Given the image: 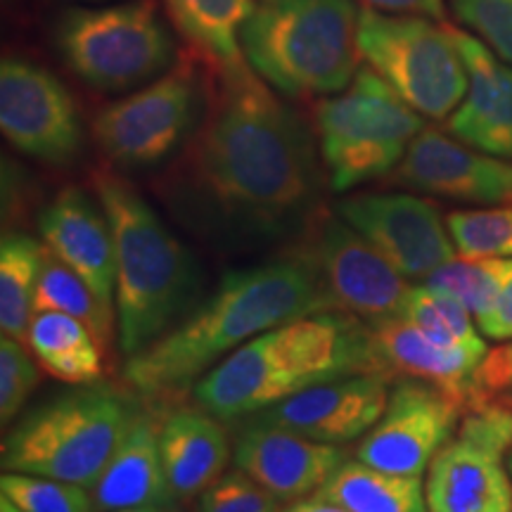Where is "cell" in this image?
Instances as JSON below:
<instances>
[{
  "instance_id": "6da1fadb",
  "label": "cell",
  "mask_w": 512,
  "mask_h": 512,
  "mask_svg": "<svg viewBox=\"0 0 512 512\" xmlns=\"http://www.w3.org/2000/svg\"><path fill=\"white\" fill-rule=\"evenodd\" d=\"M190 140L174 200L211 240L261 242L297 233L316 211V143L304 119L249 64L221 72Z\"/></svg>"
},
{
  "instance_id": "7a4b0ae2",
  "label": "cell",
  "mask_w": 512,
  "mask_h": 512,
  "mask_svg": "<svg viewBox=\"0 0 512 512\" xmlns=\"http://www.w3.org/2000/svg\"><path fill=\"white\" fill-rule=\"evenodd\" d=\"M320 311H330L328 294L304 249L230 271L181 323L126 358L124 377L147 399H178L249 339Z\"/></svg>"
},
{
  "instance_id": "3957f363",
  "label": "cell",
  "mask_w": 512,
  "mask_h": 512,
  "mask_svg": "<svg viewBox=\"0 0 512 512\" xmlns=\"http://www.w3.org/2000/svg\"><path fill=\"white\" fill-rule=\"evenodd\" d=\"M375 373L368 323L320 311L261 332L223 358L192 389L219 420H245L332 377Z\"/></svg>"
},
{
  "instance_id": "277c9868",
  "label": "cell",
  "mask_w": 512,
  "mask_h": 512,
  "mask_svg": "<svg viewBox=\"0 0 512 512\" xmlns=\"http://www.w3.org/2000/svg\"><path fill=\"white\" fill-rule=\"evenodd\" d=\"M117 256V335L126 358L166 335L200 297V266L140 192L112 171L93 176Z\"/></svg>"
},
{
  "instance_id": "5b68a950",
  "label": "cell",
  "mask_w": 512,
  "mask_h": 512,
  "mask_svg": "<svg viewBox=\"0 0 512 512\" xmlns=\"http://www.w3.org/2000/svg\"><path fill=\"white\" fill-rule=\"evenodd\" d=\"M354 0H264L240 31L249 67L290 98L335 95L358 62Z\"/></svg>"
},
{
  "instance_id": "8992f818",
  "label": "cell",
  "mask_w": 512,
  "mask_h": 512,
  "mask_svg": "<svg viewBox=\"0 0 512 512\" xmlns=\"http://www.w3.org/2000/svg\"><path fill=\"white\" fill-rule=\"evenodd\" d=\"M140 408L110 384H83L31 408L3 441L10 472L93 489Z\"/></svg>"
},
{
  "instance_id": "52a82bcc",
  "label": "cell",
  "mask_w": 512,
  "mask_h": 512,
  "mask_svg": "<svg viewBox=\"0 0 512 512\" xmlns=\"http://www.w3.org/2000/svg\"><path fill=\"white\" fill-rule=\"evenodd\" d=\"M422 128V114L382 76L358 69L342 93L323 100L316 110L320 157L330 188L347 192L387 176Z\"/></svg>"
},
{
  "instance_id": "ba28073f",
  "label": "cell",
  "mask_w": 512,
  "mask_h": 512,
  "mask_svg": "<svg viewBox=\"0 0 512 512\" xmlns=\"http://www.w3.org/2000/svg\"><path fill=\"white\" fill-rule=\"evenodd\" d=\"M55 41L64 64L105 93L155 81L174 57V38L152 0L67 10L57 22Z\"/></svg>"
},
{
  "instance_id": "9c48e42d",
  "label": "cell",
  "mask_w": 512,
  "mask_h": 512,
  "mask_svg": "<svg viewBox=\"0 0 512 512\" xmlns=\"http://www.w3.org/2000/svg\"><path fill=\"white\" fill-rule=\"evenodd\" d=\"M358 53L415 112L446 119L467 93V69L451 29L422 17L358 12Z\"/></svg>"
},
{
  "instance_id": "30bf717a",
  "label": "cell",
  "mask_w": 512,
  "mask_h": 512,
  "mask_svg": "<svg viewBox=\"0 0 512 512\" xmlns=\"http://www.w3.org/2000/svg\"><path fill=\"white\" fill-rule=\"evenodd\" d=\"M204 110L202 79L190 62H178L136 93L102 107L93 117V138L119 169H152L192 140Z\"/></svg>"
},
{
  "instance_id": "8fae6325",
  "label": "cell",
  "mask_w": 512,
  "mask_h": 512,
  "mask_svg": "<svg viewBox=\"0 0 512 512\" xmlns=\"http://www.w3.org/2000/svg\"><path fill=\"white\" fill-rule=\"evenodd\" d=\"M512 399L484 396L465 408L451 441L427 472L430 512H512Z\"/></svg>"
},
{
  "instance_id": "7c38bea8",
  "label": "cell",
  "mask_w": 512,
  "mask_h": 512,
  "mask_svg": "<svg viewBox=\"0 0 512 512\" xmlns=\"http://www.w3.org/2000/svg\"><path fill=\"white\" fill-rule=\"evenodd\" d=\"M463 413V403L444 389L396 377L387 408L358 444L356 458L394 475L422 477L456 434Z\"/></svg>"
},
{
  "instance_id": "4fadbf2b",
  "label": "cell",
  "mask_w": 512,
  "mask_h": 512,
  "mask_svg": "<svg viewBox=\"0 0 512 512\" xmlns=\"http://www.w3.org/2000/svg\"><path fill=\"white\" fill-rule=\"evenodd\" d=\"M304 252L316 266L332 311L366 323L401 313L411 290L406 278L342 216L320 221Z\"/></svg>"
},
{
  "instance_id": "5bb4252c",
  "label": "cell",
  "mask_w": 512,
  "mask_h": 512,
  "mask_svg": "<svg viewBox=\"0 0 512 512\" xmlns=\"http://www.w3.org/2000/svg\"><path fill=\"white\" fill-rule=\"evenodd\" d=\"M0 128L12 147L38 162L67 164L81 150L74 98L48 69L19 57L0 64Z\"/></svg>"
},
{
  "instance_id": "9a60e30c",
  "label": "cell",
  "mask_w": 512,
  "mask_h": 512,
  "mask_svg": "<svg viewBox=\"0 0 512 512\" xmlns=\"http://www.w3.org/2000/svg\"><path fill=\"white\" fill-rule=\"evenodd\" d=\"M337 216L356 228L403 278L427 280L458 259L444 219L422 197L406 192L354 195L337 204Z\"/></svg>"
},
{
  "instance_id": "2e32d148",
  "label": "cell",
  "mask_w": 512,
  "mask_h": 512,
  "mask_svg": "<svg viewBox=\"0 0 512 512\" xmlns=\"http://www.w3.org/2000/svg\"><path fill=\"white\" fill-rule=\"evenodd\" d=\"M389 392L392 380L382 373L342 375L313 384L252 418L342 446L373 430L387 408Z\"/></svg>"
},
{
  "instance_id": "e0dca14e",
  "label": "cell",
  "mask_w": 512,
  "mask_h": 512,
  "mask_svg": "<svg viewBox=\"0 0 512 512\" xmlns=\"http://www.w3.org/2000/svg\"><path fill=\"white\" fill-rule=\"evenodd\" d=\"M233 460L278 501L294 503L318 494L320 486L347 463V453L335 444L247 418L235 439Z\"/></svg>"
},
{
  "instance_id": "ac0fdd59",
  "label": "cell",
  "mask_w": 512,
  "mask_h": 512,
  "mask_svg": "<svg viewBox=\"0 0 512 512\" xmlns=\"http://www.w3.org/2000/svg\"><path fill=\"white\" fill-rule=\"evenodd\" d=\"M396 181L427 195L448 200L484 204H512V164L482 155L477 147L422 128L408 147L406 157L396 166Z\"/></svg>"
},
{
  "instance_id": "d6986e66",
  "label": "cell",
  "mask_w": 512,
  "mask_h": 512,
  "mask_svg": "<svg viewBox=\"0 0 512 512\" xmlns=\"http://www.w3.org/2000/svg\"><path fill=\"white\" fill-rule=\"evenodd\" d=\"M38 230L48 252L72 268L98 302L117 316V256L100 202L95 204L79 188H64L41 211Z\"/></svg>"
},
{
  "instance_id": "ffe728a7",
  "label": "cell",
  "mask_w": 512,
  "mask_h": 512,
  "mask_svg": "<svg viewBox=\"0 0 512 512\" xmlns=\"http://www.w3.org/2000/svg\"><path fill=\"white\" fill-rule=\"evenodd\" d=\"M368 344L375 373L387 375L389 380L411 377L434 384L456 396L465 408L489 396L477 382L479 366L486 356L437 342L399 316L368 323Z\"/></svg>"
},
{
  "instance_id": "44dd1931",
  "label": "cell",
  "mask_w": 512,
  "mask_h": 512,
  "mask_svg": "<svg viewBox=\"0 0 512 512\" xmlns=\"http://www.w3.org/2000/svg\"><path fill=\"white\" fill-rule=\"evenodd\" d=\"M467 69V93L448 131L494 157H512V67L475 36L451 29Z\"/></svg>"
},
{
  "instance_id": "7402d4cb",
  "label": "cell",
  "mask_w": 512,
  "mask_h": 512,
  "mask_svg": "<svg viewBox=\"0 0 512 512\" xmlns=\"http://www.w3.org/2000/svg\"><path fill=\"white\" fill-rule=\"evenodd\" d=\"M159 425L152 415L140 411L121 439L110 463L93 484L95 512H112L138 505H169L178 498L166 477Z\"/></svg>"
},
{
  "instance_id": "603a6c76",
  "label": "cell",
  "mask_w": 512,
  "mask_h": 512,
  "mask_svg": "<svg viewBox=\"0 0 512 512\" xmlns=\"http://www.w3.org/2000/svg\"><path fill=\"white\" fill-rule=\"evenodd\" d=\"M221 422L197 406L176 408L159 425L164 470L178 501L197 498L226 470L230 439Z\"/></svg>"
},
{
  "instance_id": "cb8c5ba5",
  "label": "cell",
  "mask_w": 512,
  "mask_h": 512,
  "mask_svg": "<svg viewBox=\"0 0 512 512\" xmlns=\"http://www.w3.org/2000/svg\"><path fill=\"white\" fill-rule=\"evenodd\" d=\"M185 41L216 74L247 64L240 31L254 12L252 0H164Z\"/></svg>"
},
{
  "instance_id": "d4e9b609",
  "label": "cell",
  "mask_w": 512,
  "mask_h": 512,
  "mask_svg": "<svg viewBox=\"0 0 512 512\" xmlns=\"http://www.w3.org/2000/svg\"><path fill=\"white\" fill-rule=\"evenodd\" d=\"M27 344L38 366L55 380L74 387L102 380V344L86 323L67 313H34Z\"/></svg>"
},
{
  "instance_id": "484cf974",
  "label": "cell",
  "mask_w": 512,
  "mask_h": 512,
  "mask_svg": "<svg viewBox=\"0 0 512 512\" xmlns=\"http://www.w3.org/2000/svg\"><path fill=\"white\" fill-rule=\"evenodd\" d=\"M318 496L339 503L349 512H430L422 477L394 475L361 460L339 467L320 486Z\"/></svg>"
},
{
  "instance_id": "4316f807",
  "label": "cell",
  "mask_w": 512,
  "mask_h": 512,
  "mask_svg": "<svg viewBox=\"0 0 512 512\" xmlns=\"http://www.w3.org/2000/svg\"><path fill=\"white\" fill-rule=\"evenodd\" d=\"M46 245L24 233H5L0 242V328L27 344L34 320V294Z\"/></svg>"
},
{
  "instance_id": "83f0119b",
  "label": "cell",
  "mask_w": 512,
  "mask_h": 512,
  "mask_svg": "<svg viewBox=\"0 0 512 512\" xmlns=\"http://www.w3.org/2000/svg\"><path fill=\"white\" fill-rule=\"evenodd\" d=\"M399 318L413 323L425 335L444 342L448 347H460L477 356L489 354V347L479 335L477 318L463 302L441 292L432 285H415L408 290Z\"/></svg>"
},
{
  "instance_id": "f1b7e54d",
  "label": "cell",
  "mask_w": 512,
  "mask_h": 512,
  "mask_svg": "<svg viewBox=\"0 0 512 512\" xmlns=\"http://www.w3.org/2000/svg\"><path fill=\"white\" fill-rule=\"evenodd\" d=\"M41 311L67 313V316L81 320L91 328L102 349L112 344L114 328H117L112 313L98 302L91 287L83 283L72 268L64 266L57 256L50 254L48 249L34 294V313Z\"/></svg>"
},
{
  "instance_id": "f546056e",
  "label": "cell",
  "mask_w": 512,
  "mask_h": 512,
  "mask_svg": "<svg viewBox=\"0 0 512 512\" xmlns=\"http://www.w3.org/2000/svg\"><path fill=\"white\" fill-rule=\"evenodd\" d=\"M446 226L463 259H512V207L453 211Z\"/></svg>"
},
{
  "instance_id": "4dcf8cb0",
  "label": "cell",
  "mask_w": 512,
  "mask_h": 512,
  "mask_svg": "<svg viewBox=\"0 0 512 512\" xmlns=\"http://www.w3.org/2000/svg\"><path fill=\"white\" fill-rule=\"evenodd\" d=\"M510 271L512 259H463L458 256L441 266L437 273H432L425 283L456 297L477 318L494 302Z\"/></svg>"
},
{
  "instance_id": "1f68e13d",
  "label": "cell",
  "mask_w": 512,
  "mask_h": 512,
  "mask_svg": "<svg viewBox=\"0 0 512 512\" xmlns=\"http://www.w3.org/2000/svg\"><path fill=\"white\" fill-rule=\"evenodd\" d=\"M0 494L22 512H95L91 489L60 479L5 470Z\"/></svg>"
},
{
  "instance_id": "d6a6232c",
  "label": "cell",
  "mask_w": 512,
  "mask_h": 512,
  "mask_svg": "<svg viewBox=\"0 0 512 512\" xmlns=\"http://www.w3.org/2000/svg\"><path fill=\"white\" fill-rule=\"evenodd\" d=\"M38 361L24 349V342L3 335L0 339V420L8 427L27 406L36 389Z\"/></svg>"
},
{
  "instance_id": "836d02e7",
  "label": "cell",
  "mask_w": 512,
  "mask_h": 512,
  "mask_svg": "<svg viewBox=\"0 0 512 512\" xmlns=\"http://www.w3.org/2000/svg\"><path fill=\"white\" fill-rule=\"evenodd\" d=\"M280 503L271 491L235 467L197 496L195 512H280Z\"/></svg>"
},
{
  "instance_id": "e575fe53",
  "label": "cell",
  "mask_w": 512,
  "mask_h": 512,
  "mask_svg": "<svg viewBox=\"0 0 512 512\" xmlns=\"http://www.w3.org/2000/svg\"><path fill=\"white\" fill-rule=\"evenodd\" d=\"M460 22L512 67V0H451Z\"/></svg>"
},
{
  "instance_id": "d590c367",
  "label": "cell",
  "mask_w": 512,
  "mask_h": 512,
  "mask_svg": "<svg viewBox=\"0 0 512 512\" xmlns=\"http://www.w3.org/2000/svg\"><path fill=\"white\" fill-rule=\"evenodd\" d=\"M477 325L489 339L512 342V271L505 278V283L501 285L489 309L482 316H477Z\"/></svg>"
},
{
  "instance_id": "8d00e7d4",
  "label": "cell",
  "mask_w": 512,
  "mask_h": 512,
  "mask_svg": "<svg viewBox=\"0 0 512 512\" xmlns=\"http://www.w3.org/2000/svg\"><path fill=\"white\" fill-rule=\"evenodd\" d=\"M479 389L484 394H505L512 389V342L491 349L479 366Z\"/></svg>"
},
{
  "instance_id": "74e56055",
  "label": "cell",
  "mask_w": 512,
  "mask_h": 512,
  "mask_svg": "<svg viewBox=\"0 0 512 512\" xmlns=\"http://www.w3.org/2000/svg\"><path fill=\"white\" fill-rule=\"evenodd\" d=\"M370 10L389 15H420L444 19V0H363Z\"/></svg>"
},
{
  "instance_id": "f35d334b",
  "label": "cell",
  "mask_w": 512,
  "mask_h": 512,
  "mask_svg": "<svg viewBox=\"0 0 512 512\" xmlns=\"http://www.w3.org/2000/svg\"><path fill=\"white\" fill-rule=\"evenodd\" d=\"M280 512H349L347 508H342L339 503H332L323 496H313V498H302V501H294L290 508L280 510Z\"/></svg>"
},
{
  "instance_id": "ab89813d",
  "label": "cell",
  "mask_w": 512,
  "mask_h": 512,
  "mask_svg": "<svg viewBox=\"0 0 512 512\" xmlns=\"http://www.w3.org/2000/svg\"><path fill=\"white\" fill-rule=\"evenodd\" d=\"M112 512H181L176 503L169 505H138V508H124V510H112Z\"/></svg>"
},
{
  "instance_id": "60d3db41",
  "label": "cell",
  "mask_w": 512,
  "mask_h": 512,
  "mask_svg": "<svg viewBox=\"0 0 512 512\" xmlns=\"http://www.w3.org/2000/svg\"><path fill=\"white\" fill-rule=\"evenodd\" d=\"M0 512H22V510H19L17 505L10 501V498L3 496V498H0Z\"/></svg>"
},
{
  "instance_id": "b9f144b4",
  "label": "cell",
  "mask_w": 512,
  "mask_h": 512,
  "mask_svg": "<svg viewBox=\"0 0 512 512\" xmlns=\"http://www.w3.org/2000/svg\"><path fill=\"white\" fill-rule=\"evenodd\" d=\"M508 467H510V475H512V451H510V458H508Z\"/></svg>"
}]
</instances>
